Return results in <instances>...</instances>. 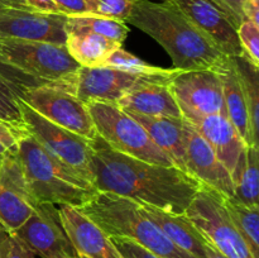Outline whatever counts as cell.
Wrapping results in <instances>:
<instances>
[{"label": "cell", "instance_id": "f1b7e54d", "mask_svg": "<svg viewBox=\"0 0 259 258\" xmlns=\"http://www.w3.org/2000/svg\"><path fill=\"white\" fill-rule=\"evenodd\" d=\"M19 93L0 75V120L7 123L19 134L28 133L22 118L19 104Z\"/></svg>", "mask_w": 259, "mask_h": 258}, {"label": "cell", "instance_id": "ee69618b", "mask_svg": "<svg viewBox=\"0 0 259 258\" xmlns=\"http://www.w3.org/2000/svg\"><path fill=\"white\" fill-rule=\"evenodd\" d=\"M78 258H86V257H82V255H78Z\"/></svg>", "mask_w": 259, "mask_h": 258}, {"label": "cell", "instance_id": "cb8c5ba5", "mask_svg": "<svg viewBox=\"0 0 259 258\" xmlns=\"http://www.w3.org/2000/svg\"><path fill=\"white\" fill-rule=\"evenodd\" d=\"M234 184L233 199L248 206H259V168L258 148L245 147L238 158L232 174Z\"/></svg>", "mask_w": 259, "mask_h": 258}, {"label": "cell", "instance_id": "8d00e7d4", "mask_svg": "<svg viewBox=\"0 0 259 258\" xmlns=\"http://www.w3.org/2000/svg\"><path fill=\"white\" fill-rule=\"evenodd\" d=\"M22 136H24V134H19L15 129H13L12 126L0 120V142L7 147V149L10 153L17 154L18 139Z\"/></svg>", "mask_w": 259, "mask_h": 258}, {"label": "cell", "instance_id": "7a4b0ae2", "mask_svg": "<svg viewBox=\"0 0 259 258\" xmlns=\"http://www.w3.org/2000/svg\"><path fill=\"white\" fill-rule=\"evenodd\" d=\"M126 22L158 42L179 71L212 68L225 57L171 0H137Z\"/></svg>", "mask_w": 259, "mask_h": 258}, {"label": "cell", "instance_id": "5b68a950", "mask_svg": "<svg viewBox=\"0 0 259 258\" xmlns=\"http://www.w3.org/2000/svg\"><path fill=\"white\" fill-rule=\"evenodd\" d=\"M96 133L109 146L133 158L164 167H176L154 144L146 129L116 104L90 101L86 104Z\"/></svg>", "mask_w": 259, "mask_h": 258}, {"label": "cell", "instance_id": "b9f144b4", "mask_svg": "<svg viewBox=\"0 0 259 258\" xmlns=\"http://www.w3.org/2000/svg\"><path fill=\"white\" fill-rule=\"evenodd\" d=\"M8 153H10V152L8 151V149H7V147H5L4 144H3L2 142H0V158H3V157H5V156H7Z\"/></svg>", "mask_w": 259, "mask_h": 258}, {"label": "cell", "instance_id": "d6a6232c", "mask_svg": "<svg viewBox=\"0 0 259 258\" xmlns=\"http://www.w3.org/2000/svg\"><path fill=\"white\" fill-rule=\"evenodd\" d=\"M0 75H2L8 82L12 83V85L17 89V91L19 93V99L23 91L27 90V89L46 85L45 82H40V81L35 80V78L25 75L22 71L17 70V68L12 67L10 65L5 63L4 60L2 58V56H0Z\"/></svg>", "mask_w": 259, "mask_h": 258}, {"label": "cell", "instance_id": "7bdbcfd3", "mask_svg": "<svg viewBox=\"0 0 259 258\" xmlns=\"http://www.w3.org/2000/svg\"><path fill=\"white\" fill-rule=\"evenodd\" d=\"M3 9H4V7H2V5H0V12H2Z\"/></svg>", "mask_w": 259, "mask_h": 258}, {"label": "cell", "instance_id": "ba28073f", "mask_svg": "<svg viewBox=\"0 0 259 258\" xmlns=\"http://www.w3.org/2000/svg\"><path fill=\"white\" fill-rule=\"evenodd\" d=\"M20 100L50 121L88 141L98 136L88 106L73 94L72 82H53L27 89Z\"/></svg>", "mask_w": 259, "mask_h": 258}, {"label": "cell", "instance_id": "8fae6325", "mask_svg": "<svg viewBox=\"0 0 259 258\" xmlns=\"http://www.w3.org/2000/svg\"><path fill=\"white\" fill-rule=\"evenodd\" d=\"M171 77L134 75L105 66L80 67L72 78V91L85 104L90 101L116 104L134 89Z\"/></svg>", "mask_w": 259, "mask_h": 258}, {"label": "cell", "instance_id": "277c9868", "mask_svg": "<svg viewBox=\"0 0 259 258\" xmlns=\"http://www.w3.org/2000/svg\"><path fill=\"white\" fill-rule=\"evenodd\" d=\"M78 209L109 237L134 240L161 258H196L175 245L134 200L98 191Z\"/></svg>", "mask_w": 259, "mask_h": 258}, {"label": "cell", "instance_id": "f546056e", "mask_svg": "<svg viewBox=\"0 0 259 258\" xmlns=\"http://www.w3.org/2000/svg\"><path fill=\"white\" fill-rule=\"evenodd\" d=\"M237 34L243 55L259 67V25L252 20L244 19L237 28Z\"/></svg>", "mask_w": 259, "mask_h": 258}, {"label": "cell", "instance_id": "44dd1931", "mask_svg": "<svg viewBox=\"0 0 259 258\" xmlns=\"http://www.w3.org/2000/svg\"><path fill=\"white\" fill-rule=\"evenodd\" d=\"M212 68H215L220 81H222L223 99H224L225 113H227L228 119L232 121L244 143L248 147H253L247 104H245L244 94H243L242 85H240L239 77H238L234 61L232 57L225 56Z\"/></svg>", "mask_w": 259, "mask_h": 258}, {"label": "cell", "instance_id": "1f68e13d", "mask_svg": "<svg viewBox=\"0 0 259 258\" xmlns=\"http://www.w3.org/2000/svg\"><path fill=\"white\" fill-rule=\"evenodd\" d=\"M34 255L14 233L0 227V258H34Z\"/></svg>", "mask_w": 259, "mask_h": 258}, {"label": "cell", "instance_id": "83f0119b", "mask_svg": "<svg viewBox=\"0 0 259 258\" xmlns=\"http://www.w3.org/2000/svg\"><path fill=\"white\" fill-rule=\"evenodd\" d=\"M104 66L105 67L116 68V70L124 71V72L142 76H164V77H171V76H174L179 71L176 68H162L149 65V63H147L142 58L134 56L133 53L124 51L121 47L114 51L109 56Z\"/></svg>", "mask_w": 259, "mask_h": 258}, {"label": "cell", "instance_id": "8992f818", "mask_svg": "<svg viewBox=\"0 0 259 258\" xmlns=\"http://www.w3.org/2000/svg\"><path fill=\"white\" fill-rule=\"evenodd\" d=\"M0 56L5 63L45 83H67L81 67L65 45L0 37Z\"/></svg>", "mask_w": 259, "mask_h": 258}, {"label": "cell", "instance_id": "4fadbf2b", "mask_svg": "<svg viewBox=\"0 0 259 258\" xmlns=\"http://www.w3.org/2000/svg\"><path fill=\"white\" fill-rule=\"evenodd\" d=\"M184 132L187 175L196 180L201 187L217 192L224 199L234 196L232 175L219 161L214 149L186 119H184Z\"/></svg>", "mask_w": 259, "mask_h": 258}, {"label": "cell", "instance_id": "e0dca14e", "mask_svg": "<svg viewBox=\"0 0 259 258\" xmlns=\"http://www.w3.org/2000/svg\"><path fill=\"white\" fill-rule=\"evenodd\" d=\"M61 223L78 255L86 258H123L111 238L78 207L60 205Z\"/></svg>", "mask_w": 259, "mask_h": 258}, {"label": "cell", "instance_id": "2e32d148", "mask_svg": "<svg viewBox=\"0 0 259 258\" xmlns=\"http://www.w3.org/2000/svg\"><path fill=\"white\" fill-rule=\"evenodd\" d=\"M196 28L227 57L243 53L237 28L227 14L211 0H171Z\"/></svg>", "mask_w": 259, "mask_h": 258}, {"label": "cell", "instance_id": "4316f807", "mask_svg": "<svg viewBox=\"0 0 259 258\" xmlns=\"http://www.w3.org/2000/svg\"><path fill=\"white\" fill-rule=\"evenodd\" d=\"M228 215L255 258H259V206H248L239 201L223 199Z\"/></svg>", "mask_w": 259, "mask_h": 258}, {"label": "cell", "instance_id": "4dcf8cb0", "mask_svg": "<svg viewBox=\"0 0 259 258\" xmlns=\"http://www.w3.org/2000/svg\"><path fill=\"white\" fill-rule=\"evenodd\" d=\"M136 0H88L91 14L126 22Z\"/></svg>", "mask_w": 259, "mask_h": 258}, {"label": "cell", "instance_id": "6da1fadb", "mask_svg": "<svg viewBox=\"0 0 259 258\" xmlns=\"http://www.w3.org/2000/svg\"><path fill=\"white\" fill-rule=\"evenodd\" d=\"M89 171L96 191L146 202L171 214H185L201 185L177 167L148 163L111 148L100 136L89 141Z\"/></svg>", "mask_w": 259, "mask_h": 258}, {"label": "cell", "instance_id": "ab89813d", "mask_svg": "<svg viewBox=\"0 0 259 258\" xmlns=\"http://www.w3.org/2000/svg\"><path fill=\"white\" fill-rule=\"evenodd\" d=\"M0 5L4 8H14V9L30 10L27 8L24 0H0Z\"/></svg>", "mask_w": 259, "mask_h": 258}, {"label": "cell", "instance_id": "60d3db41", "mask_svg": "<svg viewBox=\"0 0 259 258\" xmlns=\"http://www.w3.org/2000/svg\"><path fill=\"white\" fill-rule=\"evenodd\" d=\"M206 258H228L206 243Z\"/></svg>", "mask_w": 259, "mask_h": 258}, {"label": "cell", "instance_id": "f35d334b", "mask_svg": "<svg viewBox=\"0 0 259 258\" xmlns=\"http://www.w3.org/2000/svg\"><path fill=\"white\" fill-rule=\"evenodd\" d=\"M245 19H249L259 25V0H245L243 7Z\"/></svg>", "mask_w": 259, "mask_h": 258}, {"label": "cell", "instance_id": "5bb4252c", "mask_svg": "<svg viewBox=\"0 0 259 258\" xmlns=\"http://www.w3.org/2000/svg\"><path fill=\"white\" fill-rule=\"evenodd\" d=\"M17 154L0 159V227L10 233L19 229L37 207Z\"/></svg>", "mask_w": 259, "mask_h": 258}, {"label": "cell", "instance_id": "603a6c76", "mask_svg": "<svg viewBox=\"0 0 259 258\" xmlns=\"http://www.w3.org/2000/svg\"><path fill=\"white\" fill-rule=\"evenodd\" d=\"M65 46L81 67H100L121 43L94 33H81L68 34Z\"/></svg>", "mask_w": 259, "mask_h": 258}, {"label": "cell", "instance_id": "9c48e42d", "mask_svg": "<svg viewBox=\"0 0 259 258\" xmlns=\"http://www.w3.org/2000/svg\"><path fill=\"white\" fill-rule=\"evenodd\" d=\"M167 86L187 121L225 113L222 81L215 68L177 71Z\"/></svg>", "mask_w": 259, "mask_h": 258}, {"label": "cell", "instance_id": "9a60e30c", "mask_svg": "<svg viewBox=\"0 0 259 258\" xmlns=\"http://www.w3.org/2000/svg\"><path fill=\"white\" fill-rule=\"evenodd\" d=\"M66 20L65 14L4 8L0 12V37L65 45Z\"/></svg>", "mask_w": 259, "mask_h": 258}, {"label": "cell", "instance_id": "3957f363", "mask_svg": "<svg viewBox=\"0 0 259 258\" xmlns=\"http://www.w3.org/2000/svg\"><path fill=\"white\" fill-rule=\"evenodd\" d=\"M17 158L38 204L80 207L98 192L85 175L53 156L29 133L18 139Z\"/></svg>", "mask_w": 259, "mask_h": 258}, {"label": "cell", "instance_id": "30bf717a", "mask_svg": "<svg viewBox=\"0 0 259 258\" xmlns=\"http://www.w3.org/2000/svg\"><path fill=\"white\" fill-rule=\"evenodd\" d=\"M18 104L28 133L53 156L85 175L91 182L89 171L91 148L88 139L50 121L20 99Z\"/></svg>", "mask_w": 259, "mask_h": 258}, {"label": "cell", "instance_id": "ffe728a7", "mask_svg": "<svg viewBox=\"0 0 259 258\" xmlns=\"http://www.w3.org/2000/svg\"><path fill=\"white\" fill-rule=\"evenodd\" d=\"M138 204L175 245L196 258H206V242L186 214H171L146 202Z\"/></svg>", "mask_w": 259, "mask_h": 258}, {"label": "cell", "instance_id": "d6986e66", "mask_svg": "<svg viewBox=\"0 0 259 258\" xmlns=\"http://www.w3.org/2000/svg\"><path fill=\"white\" fill-rule=\"evenodd\" d=\"M169 80L154 81L134 89L116 103L119 108L131 113L147 116H168L182 118V114L169 91Z\"/></svg>", "mask_w": 259, "mask_h": 258}, {"label": "cell", "instance_id": "74e56055", "mask_svg": "<svg viewBox=\"0 0 259 258\" xmlns=\"http://www.w3.org/2000/svg\"><path fill=\"white\" fill-rule=\"evenodd\" d=\"M28 9L39 13H50V14H61L57 5L53 0H24Z\"/></svg>", "mask_w": 259, "mask_h": 258}, {"label": "cell", "instance_id": "e575fe53", "mask_svg": "<svg viewBox=\"0 0 259 258\" xmlns=\"http://www.w3.org/2000/svg\"><path fill=\"white\" fill-rule=\"evenodd\" d=\"M211 2L229 17L235 28L239 27L240 23L245 19L244 12H243L245 0H211Z\"/></svg>", "mask_w": 259, "mask_h": 258}, {"label": "cell", "instance_id": "52a82bcc", "mask_svg": "<svg viewBox=\"0 0 259 258\" xmlns=\"http://www.w3.org/2000/svg\"><path fill=\"white\" fill-rule=\"evenodd\" d=\"M217 192L201 187L187 206L186 217L205 242L228 258H255L228 215Z\"/></svg>", "mask_w": 259, "mask_h": 258}, {"label": "cell", "instance_id": "7402d4cb", "mask_svg": "<svg viewBox=\"0 0 259 258\" xmlns=\"http://www.w3.org/2000/svg\"><path fill=\"white\" fill-rule=\"evenodd\" d=\"M126 113L146 129L154 144L169 157L175 166L187 174L185 166L184 118L147 116L131 111Z\"/></svg>", "mask_w": 259, "mask_h": 258}, {"label": "cell", "instance_id": "f6af8a7d", "mask_svg": "<svg viewBox=\"0 0 259 258\" xmlns=\"http://www.w3.org/2000/svg\"><path fill=\"white\" fill-rule=\"evenodd\" d=\"M136 2H137V0H136Z\"/></svg>", "mask_w": 259, "mask_h": 258}, {"label": "cell", "instance_id": "836d02e7", "mask_svg": "<svg viewBox=\"0 0 259 258\" xmlns=\"http://www.w3.org/2000/svg\"><path fill=\"white\" fill-rule=\"evenodd\" d=\"M113 240L114 245L116 249L119 250L120 255L123 258H161L152 253L151 250L146 249L138 244L134 240L128 239V238H121V237H110Z\"/></svg>", "mask_w": 259, "mask_h": 258}, {"label": "cell", "instance_id": "d590c367", "mask_svg": "<svg viewBox=\"0 0 259 258\" xmlns=\"http://www.w3.org/2000/svg\"><path fill=\"white\" fill-rule=\"evenodd\" d=\"M61 14L80 15L91 14L88 0H53Z\"/></svg>", "mask_w": 259, "mask_h": 258}, {"label": "cell", "instance_id": "d4e9b609", "mask_svg": "<svg viewBox=\"0 0 259 258\" xmlns=\"http://www.w3.org/2000/svg\"><path fill=\"white\" fill-rule=\"evenodd\" d=\"M232 58L234 61L247 104L253 147L259 148V67L253 65L243 53L238 57Z\"/></svg>", "mask_w": 259, "mask_h": 258}, {"label": "cell", "instance_id": "ac0fdd59", "mask_svg": "<svg viewBox=\"0 0 259 258\" xmlns=\"http://www.w3.org/2000/svg\"><path fill=\"white\" fill-rule=\"evenodd\" d=\"M189 123L210 144L219 161L232 174L240 153L248 146L228 119L227 114H211Z\"/></svg>", "mask_w": 259, "mask_h": 258}, {"label": "cell", "instance_id": "484cf974", "mask_svg": "<svg viewBox=\"0 0 259 258\" xmlns=\"http://www.w3.org/2000/svg\"><path fill=\"white\" fill-rule=\"evenodd\" d=\"M66 33L68 34H81V33H94L103 35L109 39L123 43L129 33L125 22L101 17L96 14L67 15L66 20Z\"/></svg>", "mask_w": 259, "mask_h": 258}, {"label": "cell", "instance_id": "7c38bea8", "mask_svg": "<svg viewBox=\"0 0 259 258\" xmlns=\"http://www.w3.org/2000/svg\"><path fill=\"white\" fill-rule=\"evenodd\" d=\"M14 234L42 258H78L61 223L55 204L39 202L27 222Z\"/></svg>", "mask_w": 259, "mask_h": 258}]
</instances>
